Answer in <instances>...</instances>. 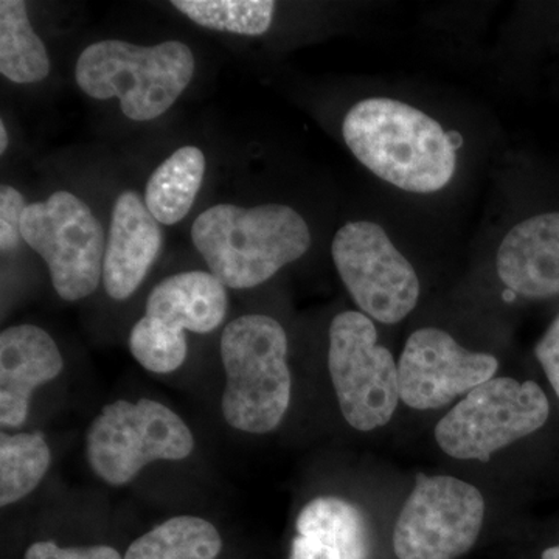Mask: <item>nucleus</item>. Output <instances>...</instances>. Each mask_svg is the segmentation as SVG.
Wrapping results in <instances>:
<instances>
[{
    "instance_id": "obj_16",
    "label": "nucleus",
    "mask_w": 559,
    "mask_h": 559,
    "mask_svg": "<svg viewBox=\"0 0 559 559\" xmlns=\"http://www.w3.org/2000/svg\"><path fill=\"white\" fill-rule=\"evenodd\" d=\"M366 514L337 496H319L300 510L288 559H371Z\"/></svg>"
},
{
    "instance_id": "obj_19",
    "label": "nucleus",
    "mask_w": 559,
    "mask_h": 559,
    "mask_svg": "<svg viewBox=\"0 0 559 559\" xmlns=\"http://www.w3.org/2000/svg\"><path fill=\"white\" fill-rule=\"evenodd\" d=\"M0 72L20 84L38 83L50 73L49 53L33 31L22 0L0 2Z\"/></svg>"
},
{
    "instance_id": "obj_14",
    "label": "nucleus",
    "mask_w": 559,
    "mask_h": 559,
    "mask_svg": "<svg viewBox=\"0 0 559 559\" xmlns=\"http://www.w3.org/2000/svg\"><path fill=\"white\" fill-rule=\"evenodd\" d=\"M164 234L145 201L135 191H123L110 218L103 285L114 300L130 299L159 257Z\"/></svg>"
},
{
    "instance_id": "obj_20",
    "label": "nucleus",
    "mask_w": 559,
    "mask_h": 559,
    "mask_svg": "<svg viewBox=\"0 0 559 559\" xmlns=\"http://www.w3.org/2000/svg\"><path fill=\"white\" fill-rule=\"evenodd\" d=\"M51 452L40 432L0 433V506L35 491L50 468Z\"/></svg>"
},
{
    "instance_id": "obj_26",
    "label": "nucleus",
    "mask_w": 559,
    "mask_h": 559,
    "mask_svg": "<svg viewBox=\"0 0 559 559\" xmlns=\"http://www.w3.org/2000/svg\"><path fill=\"white\" fill-rule=\"evenodd\" d=\"M7 148H9V132H7L5 123L0 121V153H5Z\"/></svg>"
},
{
    "instance_id": "obj_9",
    "label": "nucleus",
    "mask_w": 559,
    "mask_h": 559,
    "mask_svg": "<svg viewBox=\"0 0 559 559\" xmlns=\"http://www.w3.org/2000/svg\"><path fill=\"white\" fill-rule=\"evenodd\" d=\"M21 234L46 261L51 285L62 300H83L97 290L108 241L86 202L69 191H57L47 201L28 204Z\"/></svg>"
},
{
    "instance_id": "obj_1",
    "label": "nucleus",
    "mask_w": 559,
    "mask_h": 559,
    "mask_svg": "<svg viewBox=\"0 0 559 559\" xmlns=\"http://www.w3.org/2000/svg\"><path fill=\"white\" fill-rule=\"evenodd\" d=\"M342 134L356 159L378 178L412 193L444 189L455 173L457 132L414 106L392 98H367L345 116Z\"/></svg>"
},
{
    "instance_id": "obj_15",
    "label": "nucleus",
    "mask_w": 559,
    "mask_h": 559,
    "mask_svg": "<svg viewBox=\"0 0 559 559\" xmlns=\"http://www.w3.org/2000/svg\"><path fill=\"white\" fill-rule=\"evenodd\" d=\"M499 278L525 299L559 296V212L522 221L498 250Z\"/></svg>"
},
{
    "instance_id": "obj_10",
    "label": "nucleus",
    "mask_w": 559,
    "mask_h": 559,
    "mask_svg": "<svg viewBox=\"0 0 559 559\" xmlns=\"http://www.w3.org/2000/svg\"><path fill=\"white\" fill-rule=\"evenodd\" d=\"M485 500L479 489L451 476L418 474L392 533L396 559H459L480 538Z\"/></svg>"
},
{
    "instance_id": "obj_17",
    "label": "nucleus",
    "mask_w": 559,
    "mask_h": 559,
    "mask_svg": "<svg viewBox=\"0 0 559 559\" xmlns=\"http://www.w3.org/2000/svg\"><path fill=\"white\" fill-rule=\"evenodd\" d=\"M205 175V156L197 146H182L162 162L146 183L145 204L154 219L173 226L189 215Z\"/></svg>"
},
{
    "instance_id": "obj_18",
    "label": "nucleus",
    "mask_w": 559,
    "mask_h": 559,
    "mask_svg": "<svg viewBox=\"0 0 559 559\" xmlns=\"http://www.w3.org/2000/svg\"><path fill=\"white\" fill-rule=\"evenodd\" d=\"M223 550L218 528L200 516H175L128 547L123 559H216Z\"/></svg>"
},
{
    "instance_id": "obj_5",
    "label": "nucleus",
    "mask_w": 559,
    "mask_h": 559,
    "mask_svg": "<svg viewBox=\"0 0 559 559\" xmlns=\"http://www.w3.org/2000/svg\"><path fill=\"white\" fill-rule=\"evenodd\" d=\"M194 451L189 426L154 400L114 401L103 407L86 433L92 471L110 487H123L154 462H179Z\"/></svg>"
},
{
    "instance_id": "obj_11",
    "label": "nucleus",
    "mask_w": 559,
    "mask_h": 559,
    "mask_svg": "<svg viewBox=\"0 0 559 559\" xmlns=\"http://www.w3.org/2000/svg\"><path fill=\"white\" fill-rule=\"evenodd\" d=\"M331 255L349 296L369 318L393 325L417 307V272L378 224H345L334 237Z\"/></svg>"
},
{
    "instance_id": "obj_4",
    "label": "nucleus",
    "mask_w": 559,
    "mask_h": 559,
    "mask_svg": "<svg viewBox=\"0 0 559 559\" xmlns=\"http://www.w3.org/2000/svg\"><path fill=\"white\" fill-rule=\"evenodd\" d=\"M194 75L189 46L167 40L142 47L119 39L100 40L81 51L76 83L95 100L119 98L128 119H157L175 105Z\"/></svg>"
},
{
    "instance_id": "obj_3",
    "label": "nucleus",
    "mask_w": 559,
    "mask_h": 559,
    "mask_svg": "<svg viewBox=\"0 0 559 559\" xmlns=\"http://www.w3.org/2000/svg\"><path fill=\"white\" fill-rule=\"evenodd\" d=\"M221 360L226 371L221 409L227 425L255 436L277 429L293 392L283 326L263 314L231 320L221 336Z\"/></svg>"
},
{
    "instance_id": "obj_12",
    "label": "nucleus",
    "mask_w": 559,
    "mask_h": 559,
    "mask_svg": "<svg viewBox=\"0 0 559 559\" xmlns=\"http://www.w3.org/2000/svg\"><path fill=\"white\" fill-rule=\"evenodd\" d=\"M498 367L495 356L463 348L447 331L417 330L401 353V401L411 409H441L492 380Z\"/></svg>"
},
{
    "instance_id": "obj_2",
    "label": "nucleus",
    "mask_w": 559,
    "mask_h": 559,
    "mask_svg": "<svg viewBox=\"0 0 559 559\" xmlns=\"http://www.w3.org/2000/svg\"><path fill=\"white\" fill-rule=\"evenodd\" d=\"M191 240L226 288L250 289L301 259L311 248V231L288 205L218 204L198 216Z\"/></svg>"
},
{
    "instance_id": "obj_25",
    "label": "nucleus",
    "mask_w": 559,
    "mask_h": 559,
    "mask_svg": "<svg viewBox=\"0 0 559 559\" xmlns=\"http://www.w3.org/2000/svg\"><path fill=\"white\" fill-rule=\"evenodd\" d=\"M539 559H559V540L554 546L546 547L540 551Z\"/></svg>"
},
{
    "instance_id": "obj_22",
    "label": "nucleus",
    "mask_w": 559,
    "mask_h": 559,
    "mask_svg": "<svg viewBox=\"0 0 559 559\" xmlns=\"http://www.w3.org/2000/svg\"><path fill=\"white\" fill-rule=\"evenodd\" d=\"M27 209L24 197L11 186L0 187V250L3 255L21 246V221Z\"/></svg>"
},
{
    "instance_id": "obj_6",
    "label": "nucleus",
    "mask_w": 559,
    "mask_h": 559,
    "mask_svg": "<svg viewBox=\"0 0 559 559\" xmlns=\"http://www.w3.org/2000/svg\"><path fill=\"white\" fill-rule=\"evenodd\" d=\"M229 308L226 286L212 272H179L151 290L145 316L132 326L131 355L143 369L173 373L189 355L186 331L209 334L224 322Z\"/></svg>"
},
{
    "instance_id": "obj_23",
    "label": "nucleus",
    "mask_w": 559,
    "mask_h": 559,
    "mask_svg": "<svg viewBox=\"0 0 559 559\" xmlns=\"http://www.w3.org/2000/svg\"><path fill=\"white\" fill-rule=\"evenodd\" d=\"M24 559H123L119 551L109 546L61 547L53 540L33 543L25 551Z\"/></svg>"
},
{
    "instance_id": "obj_8",
    "label": "nucleus",
    "mask_w": 559,
    "mask_h": 559,
    "mask_svg": "<svg viewBox=\"0 0 559 559\" xmlns=\"http://www.w3.org/2000/svg\"><path fill=\"white\" fill-rule=\"evenodd\" d=\"M329 370L337 403L353 429L382 428L399 409V364L378 344L373 320L345 311L330 326Z\"/></svg>"
},
{
    "instance_id": "obj_13",
    "label": "nucleus",
    "mask_w": 559,
    "mask_h": 559,
    "mask_svg": "<svg viewBox=\"0 0 559 559\" xmlns=\"http://www.w3.org/2000/svg\"><path fill=\"white\" fill-rule=\"evenodd\" d=\"M60 348L46 330L16 325L0 334V423L20 429L27 421L33 392L60 377Z\"/></svg>"
},
{
    "instance_id": "obj_7",
    "label": "nucleus",
    "mask_w": 559,
    "mask_h": 559,
    "mask_svg": "<svg viewBox=\"0 0 559 559\" xmlns=\"http://www.w3.org/2000/svg\"><path fill=\"white\" fill-rule=\"evenodd\" d=\"M549 415V399L535 381L492 378L440 419L436 440L451 457L489 462L495 452L538 432Z\"/></svg>"
},
{
    "instance_id": "obj_24",
    "label": "nucleus",
    "mask_w": 559,
    "mask_h": 559,
    "mask_svg": "<svg viewBox=\"0 0 559 559\" xmlns=\"http://www.w3.org/2000/svg\"><path fill=\"white\" fill-rule=\"evenodd\" d=\"M535 355L559 400V316L536 344Z\"/></svg>"
},
{
    "instance_id": "obj_21",
    "label": "nucleus",
    "mask_w": 559,
    "mask_h": 559,
    "mask_svg": "<svg viewBox=\"0 0 559 559\" xmlns=\"http://www.w3.org/2000/svg\"><path fill=\"white\" fill-rule=\"evenodd\" d=\"M171 5L201 27L245 36L270 31L275 11L271 0H175Z\"/></svg>"
}]
</instances>
